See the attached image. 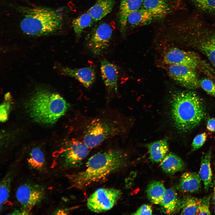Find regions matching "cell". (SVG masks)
Returning <instances> with one entry per match:
<instances>
[{
	"instance_id": "obj_1",
	"label": "cell",
	"mask_w": 215,
	"mask_h": 215,
	"mask_svg": "<svg viewBox=\"0 0 215 215\" xmlns=\"http://www.w3.org/2000/svg\"><path fill=\"white\" fill-rule=\"evenodd\" d=\"M127 155L123 151L111 149L90 157L85 170L69 177L72 186L82 189L106 179L123 167Z\"/></svg>"
},
{
	"instance_id": "obj_2",
	"label": "cell",
	"mask_w": 215,
	"mask_h": 215,
	"mask_svg": "<svg viewBox=\"0 0 215 215\" xmlns=\"http://www.w3.org/2000/svg\"><path fill=\"white\" fill-rule=\"evenodd\" d=\"M170 114L175 127L186 132L198 126L205 115L202 102L198 95L191 91L173 93L169 100Z\"/></svg>"
},
{
	"instance_id": "obj_3",
	"label": "cell",
	"mask_w": 215,
	"mask_h": 215,
	"mask_svg": "<svg viewBox=\"0 0 215 215\" xmlns=\"http://www.w3.org/2000/svg\"><path fill=\"white\" fill-rule=\"evenodd\" d=\"M26 106L29 116L34 121L48 125L55 123L68 108L66 101L59 94L43 87L33 92Z\"/></svg>"
},
{
	"instance_id": "obj_4",
	"label": "cell",
	"mask_w": 215,
	"mask_h": 215,
	"mask_svg": "<svg viewBox=\"0 0 215 215\" xmlns=\"http://www.w3.org/2000/svg\"><path fill=\"white\" fill-rule=\"evenodd\" d=\"M62 17L57 11L46 8L27 9L20 23L22 31L27 35L39 36L53 33L61 27Z\"/></svg>"
},
{
	"instance_id": "obj_5",
	"label": "cell",
	"mask_w": 215,
	"mask_h": 215,
	"mask_svg": "<svg viewBox=\"0 0 215 215\" xmlns=\"http://www.w3.org/2000/svg\"><path fill=\"white\" fill-rule=\"evenodd\" d=\"M122 129L121 124L115 120L105 117L95 119L86 126L83 142L89 148H93L119 134Z\"/></svg>"
},
{
	"instance_id": "obj_6",
	"label": "cell",
	"mask_w": 215,
	"mask_h": 215,
	"mask_svg": "<svg viewBox=\"0 0 215 215\" xmlns=\"http://www.w3.org/2000/svg\"><path fill=\"white\" fill-rule=\"evenodd\" d=\"M114 28L113 22H102L94 28L86 38L88 50L95 55L103 53L109 46Z\"/></svg>"
},
{
	"instance_id": "obj_7",
	"label": "cell",
	"mask_w": 215,
	"mask_h": 215,
	"mask_svg": "<svg viewBox=\"0 0 215 215\" xmlns=\"http://www.w3.org/2000/svg\"><path fill=\"white\" fill-rule=\"evenodd\" d=\"M121 191L110 188H100L89 197L87 202L91 211L100 213L108 211L115 205L121 195Z\"/></svg>"
},
{
	"instance_id": "obj_8",
	"label": "cell",
	"mask_w": 215,
	"mask_h": 215,
	"mask_svg": "<svg viewBox=\"0 0 215 215\" xmlns=\"http://www.w3.org/2000/svg\"><path fill=\"white\" fill-rule=\"evenodd\" d=\"M45 194L44 188L42 186L27 182L18 187L15 196L22 207V209L29 214L30 210L43 200Z\"/></svg>"
},
{
	"instance_id": "obj_9",
	"label": "cell",
	"mask_w": 215,
	"mask_h": 215,
	"mask_svg": "<svg viewBox=\"0 0 215 215\" xmlns=\"http://www.w3.org/2000/svg\"><path fill=\"white\" fill-rule=\"evenodd\" d=\"M89 148L83 142L76 139L70 141L62 156L63 165L68 168L79 167L89 154Z\"/></svg>"
},
{
	"instance_id": "obj_10",
	"label": "cell",
	"mask_w": 215,
	"mask_h": 215,
	"mask_svg": "<svg viewBox=\"0 0 215 215\" xmlns=\"http://www.w3.org/2000/svg\"><path fill=\"white\" fill-rule=\"evenodd\" d=\"M169 76L183 87L193 90L199 86V81L194 69L181 65L165 64Z\"/></svg>"
},
{
	"instance_id": "obj_11",
	"label": "cell",
	"mask_w": 215,
	"mask_h": 215,
	"mask_svg": "<svg viewBox=\"0 0 215 215\" xmlns=\"http://www.w3.org/2000/svg\"><path fill=\"white\" fill-rule=\"evenodd\" d=\"M163 60L165 64L181 65L194 69L199 63L197 58L193 53L175 47L169 48L165 51Z\"/></svg>"
},
{
	"instance_id": "obj_12",
	"label": "cell",
	"mask_w": 215,
	"mask_h": 215,
	"mask_svg": "<svg viewBox=\"0 0 215 215\" xmlns=\"http://www.w3.org/2000/svg\"><path fill=\"white\" fill-rule=\"evenodd\" d=\"M102 77L106 88L109 93L117 91L119 71L117 66L107 60L101 61Z\"/></svg>"
},
{
	"instance_id": "obj_13",
	"label": "cell",
	"mask_w": 215,
	"mask_h": 215,
	"mask_svg": "<svg viewBox=\"0 0 215 215\" xmlns=\"http://www.w3.org/2000/svg\"><path fill=\"white\" fill-rule=\"evenodd\" d=\"M61 72L65 75L75 78L87 88L91 86L95 80V70L91 67L74 69L63 68Z\"/></svg>"
},
{
	"instance_id": "obj_14",
	"label": "cell",
	"mask_w": 215,
	"mask_h": 215,
	"mask_svg": "<svg viewBox=\"0 0 215 215\" xmlns=\"http://www.w3.org/2000/svg\"><path fill=\"white\" fill-rule=\"evenodd\" d=\"M201 181L199 174L195 172H185L180 178L178 188L184 192H196L200 188Z\"/></svg>"
},
{
	"instance_id": "obj_15",
	"label": "cell",
	"mask_w": 215,
	"mask_h": 215,
	"mask_svg": "<svg viewBox=\"0 0 215 215\" xmlns=\"http://www.w3.org/2000/svg\"><path fill=\"white\" fill-rule=\"evenodd\" d=\"M143 8L149 12L154 19L164 18L170 12V8L163 0H144Z\"/></svg>"
},
{
	"instance_id": "obj_16",
	"label": "cell",
	"mask_w": 215,
	"mask_h": 215,
	"mask_svg": "<svg viewBox=\"0 0 215 215\" xmlns=\"http://www.w3.org/2000/svg\"><path fill=\"white\" fill-rule=\"evenodd\" d=\"M114 4V0H97L87 12L91 16L94 22H97L112 11Z\"/></svg>"
},
{
	"instance_id": "obj_17",
	"label": "cell",
	"mask_w": 215,
	"mask_h": 215,
	"mask_svg": "<svg viewBox=\"0 0 215 215\" xmlns=\"http://www.w3.org/2000/svg\"><path fill=\"white\" fill-rule=\"evenodd\" d=\"M211 154L210 149L202 157L199 173L206 191H208L212 185V174L211 165Z\"/></svg>"
},
{
	"instance_id": "obj_18",
	"label": "cell",
	"mask_w": 215,
	"mask_h": 215,
	"mask_svg": "<svg viewBox=\"0 0 215 215\" xmlns=\"http://www.w3.org/2000/svg\"><path fill=\"white\" fill-rule=\"evenodd\" d=\"M144 0H122L119 11V22L122 29L124 28L129 16L132 13L140 9Z\"/></svg>"
},
{
	"instance_id": "obj_19",
	"label": "cell",
	"mask_w": 215,
	"mask_h": 215,
	"mask_svg": "<svg viewBox=\"0 0 215 215\" xmlns=\"http://www.w3.org/2000/svg\"><path fill=\"white\" fill-rule=\"evenodd\" d=\"M146 146L149 153V157L153 162L158 163L164 158L168 150L166 139H163L148 144Z\"/></svg>"
},
{
	"instance_id": "obj_20",
	"label": "cell",
	"mask_w": 215,
	"mask_h": 215,
	"mask_svg": "<svg viewBox=\"0 0 215 215\" xmlns=\"http://www.w3.org/2000/svg\"><path fill=\"white\" fill-rule=\"evenodd\" d=\"M181 202L177 194L171 188L166 189L160 204L165 213L171 214L180 207Z\"/></svg>"
},
{
	"instance_id": "obj_21",
	"label": "cell",
	"mask_w": 215,
	"mask_h": 215,
	"mask_svg": "<svg viewBox=\"0 0 215 215\" xmlns=\"http://www.w3.org/2000/svg\"><path fill=\"white\" fill-rule=\"evenodd\" d=\"M160 166L166 173L173 174L182 170L184 167L185 164L180 157L170 153L162 159Z\"/></svg>"
},
{
	"instance_id": "obj_22",
	"label": "cell",
	"mask_w": 215,
	"mask_h": 215,
	"mask_svg": "<svg viewBox=\"0 0 215 215\" xmlns=\"http://www.w3.org/2000/svg\"><path fill=\"white\" fill-rule=\"evenodd\" d=\"M166 189L163 183L159 181H154L150 183L146 190L148 200L152 203L160 205Z\"/></svg>"
},
{
	"instance_id": "obj_23",
	"label": "cell",
	"mask_w": 215,
	"mask_h": 215,
	"mask_svg": "<svg viewBox=\"0 0 215 215\" xmlns=\"http://www.w3.org/2000/svg\"><path fill=\"white\" fill-rule=\"evenodd\" d=\"M154 18L152 15L143 8L139 9L128 17L127 23L132 26H139L150 24Z\"/></svg>"
},
{
	"instance_id": "obj_24",
	"label": "cell",
	"mask_w": 215,
	"mask_h": 215,
	"mask_svg": "<svg viewBox=\"0 0 215 215\" xmlns=\"http://www.w3.org/2000/svg\"><path fill=\"white\" fill-rule=\"evenodd\" d=\"M29 167L38 171H42L45 166V159L44 153L39 148L32 149L27 160Z\"/></svg>"
},
{
	"instance_id": "obj_25",
	"label": "cell",
	"mask_w": 215,
	"mask_h": 215,
	"mask_svg": "<svg viewBox=\"0 0 215 215\" xmlns=\"http://www.w3.org/2000/svg\"><path fill=\"white\" fill-rule=\"evenodd\" d=\"M94 22L90 14L85 13L74 19L72 22V26L76 36H79L84 30L90 26Z\"/></svg>"
},
{
	"instance_id": "obj_26",
	"label": "cell",
	"mask_w": 215,
	"mask_h": 215,
	"mask_svg": "<svg viewBox=\"0 0 215 215\" xmlns=\"http://www.w3.org/2000/svg\"><path fill=\"white\" fill-rule=\"evenodd\" d=\"M200 202V199L188 196L181 202L180 208L181 214L182 215H196Z\"/></svg>"
},
{
	"instance_id": "obj_27",
	"label": "cell",
	"mask_w": 215,
	"mask_h": 215,
	"mask_svg": "<svg viewBox=\"0 0 215 215\" xmlns=\"http://www.w3.org/2000/svg\"><path fill=\"white\" fill-rule=\"evenodd\" d=\"M12 175L11 172L8 173L3 178L0 185V210L3 205L8 199L10 194Z\"/></svg>"
},
{
	"instance_id": "obj_28",
	"label": "cell",
	"mask_w": 215,
	"mask_h": 215,
	"mask_svg": "<svg viewBox=\"0 0 215 215\" xmlns=\"http://www.w3.org/2000/svg\"><path fill=\"white\" fill-rule=\"evenodd\" d=\"M201 49L215 67V36L203 42Z\"/></svg>"
},
{
	"instance_id": "obj_29",
	"label": "cell",
	"mask_w": 215,
	"mask_h": 215,
	"mask_svg": "<svg viewBox=\"0 0 215 215\" xmlns=\"http://www.w3.org/2000/svg\"><path fill=\"white\" fill-rule=\"evenodd\" d=\"M199 9L206 12L215 13V0H192Z\"/></svg>"
},
{
	"instance_id": "obj_30",
	"label": "cell",
	"mask_w": 215,
	"mask_h": 215,
	"mask_svg": "<svg viewBox=\"0 0 215 215\" xmlns=\"http://www.w3.org/2000/svg\"><path fill=\"white\" fill-rule=\"evenodd\" d=\"M211 196H205L200 199V202L196 215H210L209 209Z\"/></svg>"
},
{
	"instance_id": "obj_31",
	"label": "cell",
	"mask_w": 215,
	"mask_h": 215,
	"mask_svg": "<svg viewBox=\"0 0 215 215\" xmlns=\"http://www.w3.org/2000/svg\"><path fill=\"white\" fill-rule=\"evenodd\" d=\"M199 86L208 94L215 97V83L211 80L205 78L199 81Z\"/></svg>"
},
{
	"instance_id": "obj_32",
	"label": "cell",
	"mask_w": 215,
	"mask_h": 215,
	"mask_svg": "<svg viewBox=\"0 0 215 215\" xmlns=\"http://www.w3.org/2000/svg\"><path fill=\"white\" fill-rule=\"evenodd\" d=\"M10 93H6L5 95V99L7 101L4 102L0 105L1 122H5L7 119L10 107V102L8 101L10 98Z\"/></svg>"
},
{
	"instance_id": "obj_33",
	"label": "cell",
	"mask_w": 215,
	"mask_h": 215,
	"mask_svg": "<svg viewBox=\"0 0 215 215\" xmlns=\"http://www.w3.org/2000/svg\"><path fill=\"white\" fill-rule=\"evenodd\" d=\"M207 137V134L205 132L196 135L194 138L192 143V151L197 150L201 148L205 144Z\"/></svg>"
},
{
	"instance_id": "obj_34",
	"label": "cell",
	"mask_w": 215,
	"mask_h": 215,
	"mask_svg": "<svg viewBox=\"0 0 215 215\" xmlns=\"http://www.w3.org/2000/svg\"><path fill=\"white\" fill-rule=\"evenodd\" d=\"M152 210L151 206L148 204H144L141 206L136 211L132 214L136 215H151Z\"/></svg>"
},
{
	"instance_id": "obj_35",
	"label": "cell",
	"mask_w": 215,
	"mask_h": 215,
	"mask_svg": "<svg viewBox=\"0 0 215 215\" xmlns=\"http://www.w3.org/2000/svg\"><path fill=\"white\" fill-rule=\"evenodd\" d=\"M206 127L209 131L215 132V118H211L208 120Z\"/></svg>"
},
{
	"instance_id": "obj_36",
	"label": "cell",
	"mask_w": 215,
	"mask_h": 215,
	"mask_svg": "<svg viewBox=\"0 0 215 215\" xmlns=\"http://www.w3.org/2000/svg\"><path fill=\"white\" fill-rule=\"evenodd\" d=\"M214 187L213 195V199L214 204H215V177L214 181Z\"/></svg>"
},
{
	"instance_id": "obj_37",
	"label": "cell",
	"mask_w": 215,
	"mask_h": 215,
	"mask_svg": "<svg viewBox=\"0 0 215 215\" xmlns=\"http://www.w3.org/2000/svg\"><path fill=\"white\" fill-rule=\"evenodd\" d=\"M214 211L215 212V204H214Z\"/></svg>"
}]
</instances>
